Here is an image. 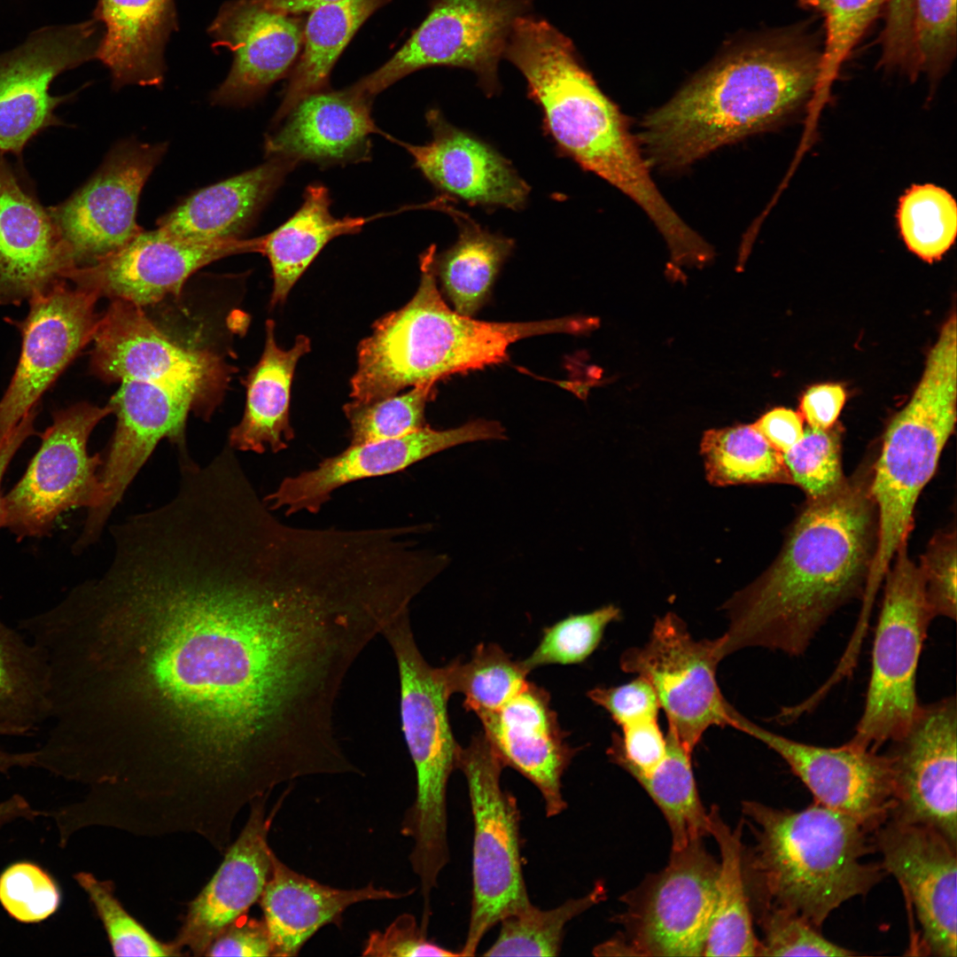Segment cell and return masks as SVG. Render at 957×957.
Returning a JSON list of instances; mask_svg holds the SVG:
<instances>
[{
    "label": "cell",
    "mask_w": 957,
    "mask_h": 957,
    "mask_svg": "<svg viewBox=\"0 0 957 957\" xmlns=\"http://www.w3.org/2000/svg\"><path fill=\"white\" fill-rule=\"evenodd\" d=\"M121 603L149 624L143 685L164 716L218 734L227 756L263 762L307 701L314 656L306 623L260 558L194 542L136 568Z\"/></svg>",
    "instance_id": "cell-1"
},
{
    "label": "cell",
    "mask_w": 957,
    "mask_h": 957,
    "mask_svg": "<svg viewBox=\"0 0 957 957\" xmlns=\"http://www.w3.org/2000/svg\"><path fill=\"white\" fill-rule=\"evenodd\" d=\"M875 457L829 494L806 499L772 564L725 603L722 658L750 647L800 656L829 617L862 600L878 539Z\"/></svg>",
    "instance_id": "cell-2"
},
{
    "label": "cell",
    "mask_w": 957,
    "mask_h": 957,
    "mask_svg": "<svg viewBox=\"0 0 957 957\" xmlns=\"http://www.w3.org/2000/svg\"><path fill=\"white\" fill-rule=\"evenodd\" d=\"M821 55L801 25L729 50L643 118L637 142L649 166L681 170L775 125L814 97Z\"/></svg>",
    "instance_id": "cell-3"
},
{
    "label": "cell",
    "mask_w": 957,
    "mask_h": 957,
    "mask_svg": "<svg viewBox=\"0 0 957 957\" xmlns=\"http://www.w3.org/2000/svg\"><path fill=\"white\" fill-rule=\"evenodd\" d=\"M503 57L522 74L540 106L545 134L562 156L632 198L665 241L687 231L650 175V166L619 108L580 63L572 41L547 20L519 17Z\"/></svg>",
    "instance_id": "cell-4"
},
{
    "label": "cell",
    "mask_w": 957,
    "mask_h": 957,
    "mask_svg": "<svg viewBox=\"0 0 957 957\" xmlns=\"http://www.w3.org/2000/svg\"><path fill=\"white\" fill-rule=\"evenodd\" d=\"M742 811L754 836L742 867L756 914L782 911L820 930L883 876L880 864L864 860L875 850L872 832L847 814L815 801L798 811L743 801Z\"/></svg>",
    "instance_id": "cell-5"
},
{
    "label": "cell",
    "mask_w": 957,
    "mask_h": 957,
    "mask_svg": "<svg viewBox=\"0 0 957 957\" xmlns=\"http://www.w3.org/2000/svg\"><path fill=\"white\" fill-rule=\"evenodd\" d=\"M432 245L420 255V284L401 308L378 319L357 348L353 400L368 402L408 386L503 362L519 339L561 331L558 319L494 323L452 310L437 286Z\"/></svg>",
    "instance_id": "cell-6"
},
{
    "label": "cell",
    "mask_w": 957,
    "mask_h": 957,
    "mask_svg": "<svg viewBox=\"0 0 957 957\" xmlns=\"http://www.w3.org/2000/svg\"><path fill=\"white\" fill-rule=\"evenodd\" d=\"M957 327L945 322L906 405L891 419L876 454L871 494L878 539L862 603L872 606L898 549L907 543L914 510L956 424Z\"/></svg>",
    "instance_id": "cell-7"
},
{
    "label": "cell",
    "mask_w": 957,
    "mask_h": 957,
    "mask_svg": "<svg viewBox=\"0 0 957 957\" xmlns=\"http://www.w3.org/2000/svg\"><path fill=\"white\" fill-rule=\"evenodd\" d=\"M381 634L397 662L401 728L416 776V798L404 815L401 833L414 841V860L439 864L449 857L447 790L461 748L447 714L452 694L443 666H432L420 652L409 610L389 622Z\"/></svg>",
    "instance_id": "cell-8"
},
{
    "label": "cell",
    "mask_w": 957,
    "mask_h": 957,
    "mask_svg": "<svg viewBox=\"0 0 957 957\" xmlns=\"http://www.w3.org/2000/svg\"><path fill=\"white\" fill-rule=\"evenodd\" d=\"M883 581L865 704L848 741L872 751L900 735L918 711L917 668L934 619L907 544L896 552Z\"/></svg>",
    "instance_id": "cell-9"
},
{
    "label": "cell",
    "mask_w": 957,
    "mask_h": 957,
    "mask_svg": "<svg viewBox=\"0 0 957 957\" xmlns=\"http://www.w3.org/2000/svg\"><path fill=\"white\" fill-rule=\"evenodd\" d=\"M503 765L484 734L460 748L473 817L472 901L461 956H473L488 930L532 903L520 857V813L501 786Z\"/></svg>",
    "instance_id": "cell-10"
},
{
    "label": "cell",
    "mask_w": 957,
    "mask_h": 957,
    "mask_svg": "<svg viewBox=\"0 0 957 957\" xmlns=\"http://www.w3.org/2000/svg\"><path fill=\"white\" fill-rule=\"evenodd\" d=\"M719 861L697 838L672 851L662 870L625 894L624 930L596 955L701 956L712 920Z\"/></svg>",
    "instance_id": "cell-11"
},
{
    "label": "cell",
    "mask_w": 957,
    "mask_h": 957,
    "mask_svg": "<svg viewBox=\"0 0 957 957\" xmlns=\"http://www.w3.org/2000/svg\"><path fill=\"white\" fill-rule=\"evenodd\" d=\"M533 0H435L402 47L350 88L373 99L397 81L429 66L471 71L483 92L500 89L498 66L515 21Z\"/></svg>",
    "instance_id": "cell-12"
},
{
    "label": "cell",
    "mask_w": 957,
    "mask_h": 957,
    "mask_svg": "<svg viewBox=\"0 0 957 957\" xmlns=\"http://www.w3.org/2000/svg\"><path fill=\"white\" fill-rule=\"evenodd\" d=\"M92 372L105 381L141 380L187 396L209 418L233 372L220 355L183 346L161 331L142 307L113 300L93 335Z\"/></svg>",
    "instance_id": "cell-13"
},
{
    "label": "cell",
    "mask_w": 957,
    "mask_h": 957,
    "mask_svg": "<svg viewBox=\"0 0 957 957\" xmlns=\"http://www.w3.org/2000/svg\"><path fill=\"white\" fill-rule=\"evenodd\" d=\"M113 412L82 402L54 412L41 434V446L22 478L3 497L2 526L19 539L42 537L63 512L80 507L92 510L103 500L99 454L87 450L96 425Z\"/></svg>",
    "instance_id": "cell-14"
},
{
    "label": "cell",
    "mask_w": 957,
    "mask_h": 957,
    "mask_svg": "<svg viewBox=\"0 0 957 957\" xmlns=\"http://www.w3.org/2000/svg\"><path fill=\"white\" fill-rule=\"evenodd\" d=\"M718 639L696 640L673 612L657 619L649 641L625 650L620 667L653 687L671 729L692 752L712 726H729L731 704L716 677Z\"/></svg>",
    "instance_id": "cell-15"
},
{
    "label": "cell",
    "mask_w": 957,
    "mask_h": 957,
    "mask_svg": "<svg viewBox=\"0 0 957 957\" xmlns=\"http://www.w3.org/2000/svg\"><path fill=\"white\" fill-rule=\"evenodd\" d=\"M167 150V143L122 140L82 187L48 208L74 267L116 252L143 230L136 222L140 194Z\"/></svg>",
    "instance_id": "cell-16"
},
{
    "label": "cell",
    "mask_w": 957,
    "mask_h": 957,
    "mask_svg": "<svg viewBox=\"0 0 957 957\" xmlns=\"http://www.w3.org/2000/svg\"><path fill=\"white\" fill-rule=\"evenodd\" d=\"M103 36L95 19L42 28L0 54V154L19 155L43 129L60 123L55 108L70 97L52 96L53 80L97 58Z\"/></svg>",
    "instance_id": "cell-17"
},
{
    "label": "cell",
    "mask_w": 957,
    "mask_h": 957,
    "mask_svg": "<svg viewBox=\"0 0 957 957\" xmlns=\"http://www.w3.org/2000/svg\"><path fill=\"white\" fill-rule=\"evenodd\" d=\"M729 726L777 753L815 802L854 818L869 831L883 824L894 810L892 769L885 753L849 742L838 747L798 742L755 724L734 707Z\"/></svg>",
    "instance_id": "cell-18"
},
{
    "label": "cell",
    "mask_w": 957,
    "mask_h": 957,
    "mask_svg": "<svg viewBox=\"0 0 957 957\" xmlns=\"http://www.w3.org/2000/svg\"><path fill=\"white\" fill-rule=\"evenodd\" d=\"M894 786L891 816L925 824L957 844V702L920 704L910 725L888 743Z\"/></svg>",
    "instance_id": "cell-19"
},
{
    "label": "cell",
    "mask_w": 957,
    "mask_h": 957,
    "mask_svg": "<svg viewBox=\"0 0 957 957\" xmlns=\"http://www.w3.org/2000/svg\"><path fill=\"white\" fill-rule=\"evenodd\" d=\"M246 253H255L254 237L199 242L160 228L142 230L116 252L90 265L70 268L66 280L98 298L122 300L143 307L168 295L178 296L186 280L202 267Z\"/></svg>",
    "instance_id": "cell-20"
},
{
    "label": "cell",
    "mask_w": 957,
    "mask_h": 957,
    "mask_svg": "<svg viewBox=\"0 0 957 957\" xmlns=\"http://www.w3.org/2000/svg\"><path fill=\"white\" fill-rule=\"evenodd\" d=\"M99 298L60 282L33 296L29 312L18 322L20 358L0 401V437L35 408L44 392L93 338Z\"/></svg>",
    "instance_id": "cell-21"
},
{
    "label": "cell",
    "mask_w": 957,
    "mask_h": 957,
    "mask_svg": "<svg viewBox=\"0 0 957 957\" xmlns=\"http://www.w3.org/2000/svg\"><path fill=\"white\" fill-rule=\"evenodd\" d=\"M883 869L899 882L930 955L957 956V844L938 829L890 816L873 833Z\"/></svg>",
    "instance_id": "cell-22"
},
{
    "label": "cell",
    "mask_w": 957,
    "mask_h": 957,
    "mask_svg": "<svg viewBox=\"0 0 957 957\" xmlns=\"http://www.w3.org/2000/svg\"><path fill=\"white\" fill-rule=\"evenodd\" d=\"M506 439L504 428L494 420L477 419L447 430L427 424L399 438L350 445L315 469L284 478L263 501L272 511L284 507L286 516L317 513L336 489L351 482L401 471L457 445Z\"/></svg>",
    "instance_id": "cell-23"
},
{
    "label": "cell",
    "mask_w": 957,
    "mask_h": 957,
    "mask_svg": "<svg viewBox=\"0 0 957 957\" xmlns=\"http://www.w3.org/2000/svg\"><path fill=\"white\" fill-rule=\"evenodd\" d=\"M208 33L214 45L233 53L229 74L210 96L213 105L226 107L247 106L262 97L294 65L303 42L300 19L260 0L224 3Z\"/></svg>",
    "instance_id": "cell-24"
},
{
    "label": "cell",
    "mask_w": 957,
    "mask_h": 957,
    "mask_svg": "<svg viewBox=\"0 0 957 957\" xmlns=\"http://www.w3.org/2000/svg\"><path fill=\"white\" fill-rule=\"evenodd\" d=\"M285 795L280 797L268 814L266 802L269 795L249 804L250 813L239 836L226 849L214 876L189 904L183 924L171 941L178 951L182 953L184 948L192 955H204L226 927L259 901L275 854L268 836Z\"/></svg>",
    "instance_id": "cell-25"
},
{
    "label": "cell",
    "mask_w": 957,
    "mask_h": 957,
    "mask_svg": "<svg viewBox=\"0 0 957 957\" xmlns=\"http://www.w3.org/2000/svg\"><path fill=\"white\" fill-rule=\"evenodd\" d=\"M432 139L410 144L391 137L413 158L414 167L441 195L486 209H522L530 187L511 162L477 136L432 108L425 113Z\"/></svg>",
    "instance_id": "cell-26"
},
{
    "label": "cell",
    "mask_w": 957,
    "mask_h": 957,
    "mask_svg": "<svg viewBox=\"0 0 957 957\" xmlns=\"http://www.w3.org/2000/svg\"><path fill=\"white\" fill-rule=\"evenodd\" d=\"M51 217L0 154V306L19 305L66 281L74 268Z\"/></svg>",
    "instance_id": "cell-27"
},
{
    "label": "cell",
    "mask_w": 957,
    "mask_h": 957,
    "mask_svg": "<svg viewBox=\"0 0 957 957\" xmlns=\"http://www.w3.org/2000/svg\"><path fill=\"white\" fill-rule=\"evenodd\" d=\"M372 101L350 87L308 95L266 135V157L322 167L369 161L371 135L391 136L376 125Z\"/></svg>",
    "instance_id": "cell-28"
},
{
    "label": "cell",
    "mask_w": 957,
    "mask_h": 957,
    "mask_svg": "<svg viewBox=\"0 0 957 957\" xmlns=\"http://www.w3.org/2000/svg\"><path fill=\"white\" fill-rule=\"evenodd\" d=\"M477 716L503 766L534 784L548 817L561 813L567 807L562 776L576 751L565 741L548 692L528 682L500 709Z\"/></svg>",
    "instance_id": "cell-29"
},
{
    "label": "cell",
    "mask_w": 957,
    "mask_h": 957,
    "mask_svg": "<svg viewBox=\"0 0 957 957\" xmlns=\"http://www.w3.org/2000/svg\"><path fill=\"white\" fill-rule=\"evenodd\" d=\"M377 888L338 889L300 874L274 854L268 882L259 899L269 933L271 956H296L305 943L327 924L339 925L352 905L399 899L414 892Z\"/></svg>",
    "instance_id": "cell-30"
},
{
    "label": "cell",
    "mask_w": 957,
    "mask_h": 957,
    "mask_svg": "<svg viewBox=\"0 0 957 957\" xmlns=\"http://www.w3.org/2000/svg\"><path fill=\"white\" fill-rule=\"evenodd\" d=\"M298 165L287 159L268 158L256 167L192 193L160 217L157 226L192 241L244 238Z\"/></svg>",
    "instance_id": "cell-31"
},
{
    "label": "cell",
    "mask_w": 957,
    "mask_h": 957,
    "mask_svg": "<svg viewBox=\"0 0 957 957\" xmlns=\"http://www.w3.org/2000/svg\"><path fill=\"white\" fill-rule=\"evenodd\" d=\"M94 19L103 27L97 58L115 89L163 84L166 44L177 28L175 0H97Z\"/></svg>",
    "instance_id": "cell-32"
},
{
    "label": "cell",
    "mask_w": 957,
    "mask_h": 957,
    "mask_svg": "<svg viewBox=\"0 0 957 957\" xmlns=\"http://www.w3.org/2000/svg\"><path fill=\"white\" fill-rule=\"evenodd\" d=\"M274 332L275 323L268 320L262 355L245 381L244 416L230 432L229 445L233 449L261 454L269 447L277 453L294 439L290 423L291 386L300 358L310 351V340L299 335L292 347L284 350L276 342Z\"/></svg>",
    "instance_id": "cell-33"
},
{
    "label": "cell",
    "mask_w": 957,
    "mask_h": 957,
    "mask_svg": "<svg viewBox=\"0 0 957 957\" xmlns=\"http://www.w3.org/2000/svg\"><path fill=\"white\" fill-rule=\"evenodd\" d=\"M331 205L328 189L321 183L310 184L300 208L287 221L256 237V253L268 257L272 269L271 306L284 302L294 284L331 240L357 234L369 222L391 214L337 218L331 213Z\"/></svg>",
    "instance_id": "cell-34"
},
{
    "label": "cell",
    "mask_w": 957,
    "mask_h": 957,
    "mask_svg": "<svg viewBox=\"0 0 957 957\" xmlns=\"http://www.w3.org/2000/svg\"><path fill=\"white\" fill-rule=\"evenodd\" d=\"M453 198L440 194L424 204L451 216L458 229L455 243L434 255L433 270L455 311L472 317L488 300L492 286L514 241L482 228L469 214L453 205Z\"/></svg>",
    "instance_id": "cell-35"
},
{
    "label": "cell",
    "mask_w": 957,
    "mask_h": 957,
    "mask_svg": "<svg viewBox=\"0 0 957 957\" xmlns=\"http://www.w3.org/2000/svg\"><path fill=\"white\" fill-rule=\"evenodd\" d=\"M389 1L339 0L310 12L303 28L304 47L291 71L271 129L304 97L326 89L331 71L345 47L364 21Z\"/></svg>",
    "instance_id": "cell-36"
},
{
    "label": "cell",
    "mask_w": 957,
    "mask_h": 957,
    "mask_svg": "<svg viewBox=\"0 0 957 957\" xmlns=\"http://www.w3.org/2000/svg\"><path fill=\"white\" fill-rule=\"evenodd\" d=\"M707 813L709 835L718 844L720 859L715 906L703 955L758 956L759 941L752 928L742 867V823L731 829L716 805Z\"/></svg>",
    "instance_id": "cell-37"
},
{
    "label": "cell",
    "mask_w": 957,
    "mask_h": 957,
    "mask_svg": "<svg viewBox=\"0 0 957 957\" xmlns=\"http://www.w3.org/2000/svg\"><path fill=\"white\" fill-rule=\"evenodd\" d=\"M48 670L39 649L0 619V727L27 735L46 723Z\"/></svg>",
    "instance_id": "cell-38"
},
{
    "label": "cell",
    "mask_w": 957,
    "mask_h": 957,
    "mask_svg": "<svg viewBox=\"0 0 957 957\" xmlns=\"http://www.w3.org/2000/svg\"><path fill=\"white\" fill-rule=\"evenodd\" d=\"M700 453L706 478L713 486L792 485L782 454L753 424L705 432Z\"/></svg>",
    "instance_id": "cell-39"
},
{
    "label": "cell",
    "mask_w": 957,
    "mask_h": 957,
    "mask_svg": "<svg viewBox=\"0 0 957 957\" xmlns=\"http://www.w3.org/2000/svg\"><path fill=\"white\" fill-rule=\"evenodd\" d=\"M667 751L658 767L649 775L635 774L664 814L672 836V851L709 835L708 813L701 803L691 766V753L668 728Z\"/></svg>",
    "instance_id": "cell-40"
},
{
    "label": "cell",
    "mask_w": 957,
    "mask_h": 957,
    "mask_svg": "<svg viewBox=\"0 0 957 957\" xmlns=\"http://www.w3.org/2000/svg\"><path fill=\"white\" fill-rule=\"evenodd\" d=\"M443 670L451 694H463V706L477 715L500 709L528 683L522 662L494 643L478 645L470 660H454Z\"/></svg>",
    "instance_id": "cell-41"
},
{
    "label": "cell",
    "mask_w": 957,
    "mask_h": 957,
    "mask_svg": "<svg viewBox=\"0 0 957 957\" xmlns=\"http://www.w3.org/2000/svg\"><path fill=\"white\" fill-rule=\"evenodd\" d=\"M602 881L585 896L566 900L561 906L541 910L531 904L503 918L499 936L486 956H556L561 950L568 922L605 898Z\"/></svg>",
    "instance_id": "cell-42"
},
{
    "label": "cell",
    "mask_w": 957,
    "mask_h": 957,
    "mask_svg": "<svg viewBox=\"0 0 957 957\" xmlns=\"http://www.w3.org/2000/svg\"><path fill=\"white\" fill-rule=\"evenodd\" d=\"M898 225L907 248L925 261L939 260L957 235V205L945 189L914 185L900 198Z\"/></svg>",
    "instance_id": "cell-43"
},
{
    "label": "cell",
    "mask_w": 957,
    "mask_h": 957,
    "mask_svg": "<svg viewBox=\"0 0 957 957\" xmlns=\"http://www.w3.org/2000/svg\"><path fill=\"white\" fill-rule=\"evenodd\" d=\"M887 0H798L800 7L821 16L824 43L816 101L827 96L832 82L856 44L884 11Z\"/></svg>",
    "instance_id": "cell-44"
},
{
    "label": "cell",
    "mask_w": 957,
    "mask_h": 957,
    "mask_svg": "<svg viewBox=\"0 0 957 957\" xmlns=\"http://www.w3.org/2000/svg\"><path fill=\"white\" fill-rule=\"evenodd\" d=\"M434 385L424 383L401 395L346 403L343 411L350 424L351 445L399 438L426 426L425 408L434 397Z\"/></svg>",
    "instance_id": "cell-45"
},
{
    "label": "cell",
    "mask_w": 957,
    "mask_h": 957,
    "mask_svg": "<svg viewBox=\"0 0 957 957\" xmlns=\"http://www.w3.org/2000/svg\"><path fill=\"white\" fill-rule=\"evenodd\" d=\"M841 435L836 424L828 429L808 426L801 440L782 454L792 485L800 487L806 499L828 494L845 480Z\"/></svg>",
    "instance_id": "cell-46"
},
{
    "label": "cell",
    "mask_w": 957,
    "mask_h": 957,
    "mask_svg": "<svg viewBox=\"0 0 957 957\" xmlns=\"http://www.w3.org/2000/svg\"><path fill=\"white\" fill-rule=\"evenodd\" d=\"M74 878L92 903L115 956L183 955L172 942L156 939L124 909L112 881L99 880L89 872H78Z\"/></svg>",
    "instance_id": "cell-47"
},
{
    "label": "cell",
    "mask_w": 957,
    "mask_h": 957,
    "mask_svg": "<svg viewBox=\"0 0 957 957\" xmlns=\"http://www.w3.org/2000/svg\"><path fill=\"white\" fill-rule=\"evenodd\" d=\"M619 619L620 610L613 604L569 616L545 628L536 649L521 662L529 673L543 665L581 663L598 647L606 626Z\"/></svg>",
    "instance_id": "cell-48"
},
{
    "label": "cell",
    "mask_w": 957,
    "mask_h": 957,
    "mask_svg": "<svg viewBox=\"0 0 957 957\" xmlns=\"http://www.w3.org/2000/svg\"><path fill=\"white\" fill-rule=\"evenodd\" d=\"M914 27L919 74L937 81L956 56V0H914Z\"/></svg>",
    "instance_id": "cell-49"
},
{
    "label": "cell",
    "mask_w": 957,
    "mask_h": 957,
    "mask_svg": "<svg viewBox=\"0 0 957 957\" xmlns=\"http://www.w3.org/2000/svg\"><path fill=\"white\" fill-rule=\"evenodd\" d=\"M60 891L44 869L28 861L12 864L0 875V903L18 922H42L58 908Z\"/></svg>",
    "instance_id": "cell-50"
},
{
    "label": "cell",
    "mask_w": 957,
    "mask_h": 957,
    "mask_svg": "<svg viewBox=\"0 0 957 957\" xmlns=\"http://www.w3.org/2000/svg\"><path fill=\"white\" fill-rule=\"evenodd\" d=\"M763 932L758 956H852L802 918L782 911L755 914Z\"/></svg>",
    "instance_id": "cell-51"
},
{
    "label": "cell",
    "mask_w": 957,
    "mask_h": 957,
    "mask_svg": "<svg viewBox=\"0 0 957 957\" xmlns=\"http://www.w3.org/2000/svg\"><path fill=\"white\" fill-rule=\"evenodd\" d=\"M956 541L955 525L937 532L917 564L934 618L956 619Z\"/></svg>",
    "instance_id": "cell-52"
},
{
    "label": "cell",
    "mask_w": 957,
    "mask_h": 957,
    "mask_svg": "<svg viewBox=\"0 0 957 957\" xmlns=\"http://www.w3.org/2000/svg\"><path fill=\"white\" fill-rule=\"evenodd\" d=\"M614 735L607 751L609 759L632 776L649 775L663 762L667 751L666 738L657 719L637 721Z\"/></svg>",
    "instance_id": "cell-53"
},
{
    "label": "cell",
    "mask_w": 957,
    "mask_h": 957,
    "mask_svg": "<svg viewBox=\"0 0 957 957\" xmlns=\"http://www.w3.org/2000/svg\"><path fill=\"white\" fill-rule=\"evenodd\" d=\"M362 954L376 957L461 956L460 953L428 940L426 933L409 914L399 915L383 931L370 932Z\"/></svg>",
    "instance_id": "cell-54"
},
{
    "label": "cell",
    "mask_w": 957,
    "mask_h": 957,
    "mask_svg": "<svg viewBox=\"0 0 957 957\" xmlns=\"http://www.w3.org/2000/svg\"><path fill=\"white\" fill-rule=\"evenodd\" d=\"M588 697L605 709L620 727L644 720L657 719L660 704L651 684L638 676L616 687L595 688Z\"/></svg>",
    "instance_id": "cell-55"
},
{
    "label": "cell",
    "mask_w": 957,
    "mask_h": 957,
    "mask_svg": "<svg viewBox=\"0 0 957 957\" xmlns=\"http://www.w3.org/2000/svg\"><path fill=\"white\" fill-rule=\"evenodd\" d=\"M272 945L262 920L240 916L210 944L206 956H271Z\"/></svg>",
    "instance_id": "cell-56"
},
{
    "label": "cell",
    "mask_w": 957,
    "mask_h": 957,
    "mask_svg": "<svg viewBox=\"0 0 957 957\" xmlns=\"http://www.w3.org/2000/svg\"><path fill=\"white\" fill-rule=\"evenodd\" d=\"M844 401L845 392L840 385H813L802 397L800 415L809 426L828 429L836 424Z\"/></svg>",
    "instance_id": "cell-57"
},
{
    "label": "cell",
    "mask_w": 957,
    "mask_h": 957,
    "mask_svg": "<svg viewBox=\"0 0 957 957\" xmlns=\"http://www.w3.org/2000/svg\"><path fill=\"white\" fill-rule=\"evenodd\" d=\"M753 425L782 454L793 447L804 434L800 413L785 408L768 411Z\"/></svg>",
    "instance_id": "cell-58"
},
{
    "label": "cell",
    "mask_w": 957,
    "mask_h": 957,
    "mask_svg": "<svg viewBox=\"0 0 957 957\" xmlns=\"http://www.w3.org/2000/svg\"><path fill=\"white\" fill-rule=\"evenodd\" d=\"M36 412V407L32 408L13 428L0 437V527H2V481L4 473L17 451L27 439L36 432L34 426Z\"/></svg>",
    "instance_id": "cell-59"
},
{
    "label": "cell",
    "mask_w": 957,
    "mask_h": 957,
    "mask_svg": "<svg viewBox=\"0 0 957 957\" xmlns=\"http://www.w3.org/2000/svg\"><path fill=\"white\" fill-rule=\"evenodd\" d=\"M43 814V812L34 809L29 802L19 794L12 795L8 799L0 802V829L6 824L25 819L32 821Z\"/></svg>",
    "instance_id": "cell-60"
},
{
    "label": "cell",
    "mask_w": 957,
    "mask_h": 957,
    "mask_svg": "<svg viewBox=\"0 0 957 957\" xmlns=\"http://www.w3.org/2000/svg\"><path fill=\"white\" fill-rule=\"evenodd\" d=\"M0 735L12 736L9 730L0 727ZM34 751L13 752L0 746V773L8 774L15 768L33 766Z\"/></svg>",
    "instance_id": "cell-61"
},
{
    "label": "cell",
    "mask_w": 957,
    "mask_h": 957,
    "mask_svg": "<svg viewBox=\"0 0 957 957\" xmlns=\"http://www.w3.org/2000/svg\"><path fill=\"white\" fill-rule=\"evenodd\" d=\"M268 7L287 14L311 12L315 8L339 0H260Z\"/></svg>",
    "instance_id": "cell-62"
}]
</instances>
